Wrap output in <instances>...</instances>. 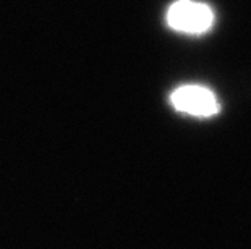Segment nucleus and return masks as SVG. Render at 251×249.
Masks as SVG:
<instances>
[{
  "mask_svg": "<svg viewBox=\"0 0 251 249\" xmlns=\"http://www.w3.org/2000/svg\"><path fill=\"white\" fill-rule=\"evenodd\" d=\"M167 23L170 28L181 33L200 34L204 33L214 23V13L206 3L195 0H178L170 5L167 12Z\"/></svg>",
  "mask_w": 251,
  "mask_h": 249,
  "instance_id": "nucleus-1",
  "label": "nucleus"
},
{
  "mask_svg": "<svg viewBox=\"0 0 251 249\" xmlns=\"http://www.w3.org/2000/svg\"><path fill=\"white\" fill-rule=\"evenodd\" d=\"M174 107L195 116H211L219 112V102L209 89L201 86H181L170 96Z\"/></svg>",
  "mask_w": 251,
  "mask_h": 249,
  "instance_id": "nucleus-2",
  "label": "nucleus"
}]
</instances>
